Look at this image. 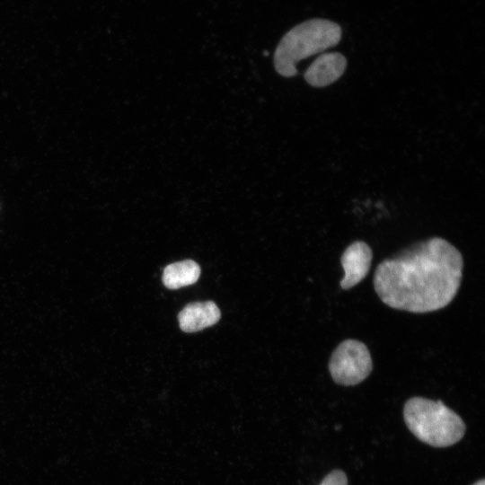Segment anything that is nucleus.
Listing matches in <instances>:
<instances>
[{
  "label": "nucleus",
  "mask_w": 485,
  "mask_h": 485,
  "mask_svg": "<svg viewBox=\"0 0 485 485\" xmlns=\"http://www.w3.org/2000/svg\"><path fill=\"white\" fill-rule=\"evenodd\" d=\"M463 269L460 251L441 237H432L382 260L375 270L374 288L392 309L431 313L454 300Z\"/></svg>",
  "instance_id": "f257e3e1"
},
{
  "label": "nucleus",
  "mask_w": 485,
  "mask_h": 485,
  "mask_svg": "<svg viewBox=\"0 0 485 485\" xmlns=\"http://www.w3.org/2000/svg\"><path fill=\"white\" fill-rule=\"evenodd\" d=\"M341 34L338 23L325 19H311L295 25L282 37L275 49L276 71L285 77L295 76L299 61L336 46Z\"/></svg>",
  "instance_id": "f03ea898"
},
{
  "label": "nucleus",
  "mask_w": 485,
  "mask_h": 485,
  "mask_svg": "<svg viewBox=\"0 0 485 485\" xmlns=\"http://www.w3.org/2000/svg\"><path fill=\"white\" fill-rule=\"evenodd\" d=\"M403 417L416 437L435 447L450 446L461 440L465 432L462 418L441 400L412 397L404 404Z\"/></svg>",
  "instance_id": "7ed1b4c3"
},
{
  "label": "nucleus",
  "mask_w": 485,
  "mask_h": 485,
  "mask_svg": "<svg viewBox=\"0 0 485 485\" xmlns=\"http://www.w3.org/2000/svg\"><path fill=\"white\" fill-rule=\"evenodd\" d=\"M328 367L336 384L353 386L368 377L373 370V361L365 343L348 339L341 341L333 350Z\"/></svg>",
  "instance_id": "20e7f679"
},
{
  "label": "nucleus",
  "mask_w": 485,
  "mask_h": 485,
  "mask_svg": "<svg viewBox=\"0 0 485 485\" xmlns=\"http://www.w3.org/2000/svg\"><path fill=\"white\" fill-rule=\"evenodd\" d=\"M372 258V250L366 242L356 241L349 244L340 257L345 273L340 287L347 290L361 282L369 272Z\"/></svg>",
  "instance_id": "39448f33"
},
{
  "label": "nucleus",
  "mask_w": 485,
  "mask_h": 485,
  "mask_svg": "<svg viewBox=\"0 0 485 485\" xmlns=\"http://www.w3.org/2000/svg\"><path fill=\"white\" fill-rule=\"evenodd\" d=\"M347 67L346 57L339 52L322 53L305 71V81L313 87H324L337 81Z\"/></svg>",
  "instance_id": "423d86ee"
},
{
  "label": "nucleus",
  "mask_w": 485,
  "mask_h": 485,
  "mask_svg": "<svg viewBox=\"0 0 485 485\" xmlns=\"http://www.w3.org/2000/svg\"><path fill=\"white\" fill-rule=\"evenodd\" d=\"M221 313L212 301L197 302L186 305L178 315L180 328L185 332L199 331L216 324Z\"/></svg>",
  "instance_id": "0eeeda50"
},
{
  "label": "nucleus",
  "mask_w": 485,
  "mask_h": 485,
  "mask_svg": "<svg viewBox=\"0 0 485 485\" xmlns=\"http://www.w3.org/2000/svg\"><path fill=\"white\" fill-rule=\"evenodd\" d=\"M200 268L190 260L174 262L166 266L163 273V285L170 289H178L198 281Z\"/></svg>",
  "instance_id": "6e6552de"
},
{
  "label": "nucleus",
  "mask_w": 485,
  "mask_h": 485,
  "mask_svg": "<svg viewBox=\"0 0 485 485\" xmlns=\"http://www.w3.org/2000/svg\"><path fill=\"white\" fill-rule=\"evenodd\" d=\"M320 485H348V479L344 472L334 470L324 477Z\"/></svg>",
  "instance_id": "1a4fd4ad"
},
{
  "label": "nucleus",
  "mask_w": 485,
  "mask_h": 485,
  "mask_svg": "<svg viewBox=\"0 0 485 485\" xmlns=\"http://www.w3.org/2000/svg\"><path fill=\"white\" fill-rule=\"evenodd\" d=\"M473 485H485V481L484 479H481V481L475 482Z\"/></svg>",
  "instance_id": "9d476101"
}]
</instances>
